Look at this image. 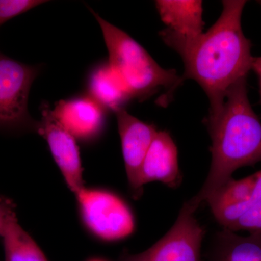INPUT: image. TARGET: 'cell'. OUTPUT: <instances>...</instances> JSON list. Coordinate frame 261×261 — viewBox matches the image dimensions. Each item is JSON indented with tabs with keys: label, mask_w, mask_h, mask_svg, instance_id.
Masks as SVG:
<instances>
[{
	"label": "cell",
	"mask_w": 261,
	"mask_h": 261,
	"mask_svg": "<svg viewBox=\"0 0 261 261\" xmlns=\"http://www.w3.org/2000/svg\"><path fill=\"white\" fill-rule=\"evenodd\" d=\"M154 181L163 182L171 188L177 187L181 181L177 147L169 133L165 130L156 134L141 168L142 187Z\"/></svg>",
	"instance_id": "obj_10"
},
{
	"label": "cell",
	"mask_w": 261,
	"mask_h": 261,
	"mask_svg": "<svg viewBox=\"0 0 261 261\" xmlns=\"http://www.w3.org/2000/svg\"><path fill=\"white\" fill-rule=\"evenodd\" d=\"M105 109L90 96L57 102L53 115L75 140L90 142L100 135L105 123Z\"/></svg>",
	"instance_id": "obj_9"
},
{
	"label": "cell",
	"mask_w": 261,
	"mask_h": 261,
	"mask_svg": "<svg viewBox=\"0 0 261 261\" xmlns=\"http://www.w3.org/2000/svg\"><path fill=\"white\" fill-rule=\"evenodd\" d=\"M89 261H104V260H99V259H93V260H91Z\"/></svg>",
	"instance_id": "obj_21"
},
{
	"label": "cell",
	"mask_w": 261,
	"mask_h": 261,
	"mask_svg": "<svg viewBox=\"0 0 261 261\" xmlns=\"http://www.w3.org/2000/svg\"><path fill=\"white\" fill-rule=\"evenodd\" d=\"M195 211L187 202L168 233L150 248L122 261H202L201 247L203 228L195 217Z\"/></svg>",
	"instance_id": "obj_6"
},
{
	"label": "cell",
	"mask_w": 261,
	"mask_h": 261,
	"mask_svg": "<svg viewBox=\"0 0 261 261\" xmlns=\"http://www.w3.org/2000/svg\"><path fill=\"white\" fill-rule=\"evenodd\" d=\"M247 2L225 0L217 21L206 33L179 38L160 32L163 42L185 63L183 80L196 81L210 102L209 116L219 112L228 89L252 69L251 42L244 35L241 18Z\"/></svg>",
	"instance_id": "obj_1"
},
{
	"label": "cell",
	"mask_w": 261,
	"mask_h": 261,
	"mask_svg": "<svg viewBox=\"0 0 261 261\" xmlns=\"http://www.w3.org/2000/svg\"><path fill=\"white\" fill-rule=\"evenodd\" d=\"M155 5L161 20L167 25L164 30L171 35L192 38L203 33L202 1L159 0Z\"/></svg>",
	"instance_id": "obj_11"
},
{
	"label": "cell",
	"mask_w": 261,
	"mask_h": 261,
	"mask_svg": "<svg viewBox=\"0 0 261 261\" xmlns=\"http://www.w3.org/2000/svg\"><path fill=\"white\" fill-rule=\"evenodd\" d=\"M42 108V120L37 123L36 130L47 141L51 155L65 183L75 195L85 187L76 140L63 128L47 105Z\"/></svg>",
	"instance_id": "obj_7"
},
{
	"label": "cell",
	"mask_w": 261,
	"mask_h": 261,
	"mask_svg": "<svg viewBox=\"0 0 261 261\" xmlns=\"http://www.w3.org/2000/svg\"><path fill=\"white\" fill-rule=\"evenodd\" d=\"M75 195L84 225L97 238L107 242L118 241L135 231L132 211L116 194L84 187Z\"/></svg>",
	"instance_id": "obj_4"
},
{
	"label": "cell",
	"mask_w": 261,
	"mask_h": 261,
	"mask_svg": "<svg viewBox=\"0 0 261 261\" xmlns=\"http://www.w3.org/2000/svg\"><path fill=\"white\" fill-rule=\"evenodd\" d=\"M89 90V96L98 104L115 113L132 99L121 79L108 63L99 65L91 73Z\"/></svg>",
	"instance_id": "obj_13"
},
{
	"label": "cell",
	"mask_w": 261,
	"mask_h": 261,
	"mask_svg": "<svg viewBox=\"0 0 261 261\" xmlns=\"http://www.w3.org/2000/svg\"><path fill=\"white\" fill-rule=\"evenodd\" d=\"M207 261H261V232L243 236L224 228L215 236Z\"/></svg>",
	"instance_id": "obj_12"
},
{
	"label": "cell",
	"mask_w": 261,
	"mask_h": 261,
	"mask_svg": "<svg viewBox=\"0 0 261 261\" xmlns=\"http://www.w3.org/2000/svg\"><path fill=\"white\" fill-rule=\"evenodd\" d=\"M224 228L233 232L240 231L261 232V200Z\"/></svg>",
	"instance_id": "obj_17"
},
{
	"label": "cell",
	"mask_w": 261,
	"mask_h": 261,
	"mask_svg": "<svg viewBox=\"0 0 261 261\" xmlns=\"http://www.w3.org/2000/svg\"><path fill=\"white\" fill-rule=\"evenodd\" d=\"M115 113L128 185L134 196L139 197L143 191L140 181L141 168L159 130L153 125L148 124L132 116L124 108L118 110Z\"/></svg>",
	"instance_id": "obj_8"
},
{
	"label": "cell",
	"mask_w": 261,
	"mask_h": 261,
	"mask_svg": "<svg viewBox=\"0 0 261 261\" xmlns=\"http://www.w3.org/2000/svg\"><path fill=\"white\" fill-rule=\"evenodd\" d=\"M1 237L5 261H48L34 239L19 224L16 214L8 219Z\"/></svg>",
	"instance_id": "obj_14"
},
{
	"label": "cell",
	"mask_w": 261,
	"mask_h": 261,
	"mask_svg": "<svg viewBox=\"0 0 261 261\" xmlns=\"http://www.w3.org/2000/svg\"><path fill=\"white\" fill-rule=\"evenodd\" d=\"M258 3H260V4H261V1H260V2H258Z\"/></svg>",
	"instance_id": "obj_22"
},
{
	"label": "cell",
	"mask_w": 261,
	"mask_h": 261,
	"mask_svg": "<svg viewBox=\"0 0 261 261\" xmlns=\"http://www.w3.org/2000/svg\"><path fill=\"white\" fill-rule=\"evenodd\" d=\"M42 0H0V27L10 19L44 4Z\"/></svg>",
	"instance_id": "obj_18"
},
{
	"label": "cell",
	"mask_w": 261,
	"mask_h": 261,
	"mask_svg": "<svg viewBox=\"0 0 261 261\" xmlns=\"http://www.w3.org/2000/svg\"><path fill=\"white\" fill-rule=\"evenodd\" d=\"M90 10L102 30L108 64L119 75L130 98L145 99L163 89L166 91L163 103L168 102L183 82L182 77L174 70L160 66L133 38Z\"/></svg>",
	"instance_id": "obj_3"
},
{
	"label": "cell",
	"mask_w": 261,
	"mask_h": 261,
	"mask_svg": "<svg viewBox=\"0 0 261 261\" xmlns=\"http://www.w3.org/2000/svg\"><path fill=\"white\" fill-rule=\"evenodd\" d=\"M257 181V173L243 179L228 180L207 200L213 214L248 200Z\"/></svg>",
	"instance_id": "obj_15"
},
{
	"label": "cell",
	"mask_w": 261,
	"mask_h": 261,
	"mask_svg": "<svg viewBox=\"0 0 261 261\" xmlns=\"http://www.w3.org/2000/svg\"><path fill=\"white\" fill-rule=\"evenodd\" d=\"M39 68L0 53V130L37 128L29 111V97Z\"/></svg>",
	"instance_id": "obj_5"
},
{
	"label": "cell",
	"mask_w": 261,
	"mask_h": 261,
	"mask_svg": "<svg viewBox=\"0 0 261 261\" xmlns=\"http://www.w3.org/2000/svg\"><path fill=\"white\" fill-rule=\"evenodd\" d=\"M15 214V205L10 199L0 195V236L8 219Z\"/></svg>",
	"instance_id": "obj_19"
},
{
	"label": "cell",
	"mask_w": 261,
	"mask_h": 261,
	"mask_svg": "<svg viewBox=\"0 0 261 261\" xmlns=\"http://www.w3.org/2000/svg\"><path fill=\"white\" fill-rule=\"evenodd\" d=\"M261 200V171L257 172V181L254 187L253 191L248 200L240 205L231 206L223 210L215 213L214 216L218 222L226 228L228 225L232 223L240 216L245 214L248 209L255 205Z\"/></svg>",
	"instance_id": "obj_16"
},
{
	"label": "cell",
	"mask_w": 261,
	"mask_h": 261,
	"mask_svg": "<svg viewBox=\"0 0 261 261\" xmlns=\"http://www.w3.org/2000/svg\"><path fill=\"white\" fill-rule=\"evenodd\" d=\"M207 126L212 140V162L200 192L187 201L195 211L231 179L237 169L261 162V123L249 101L247 78L228 89L219 112L208 116Z\"/></svg>",
	"instance_id": "obj_2"
},
{
	"label": "cell",
	"mask_w": 261,
	"mask_h": 261,
	"mask_svg": "<svg viewBox=\"0 0 261 261\" xmlns=\"http://www.w3.org/2000/svg\"><path fill=\"white\" fill-rule=\"evenodd\" d=\"M252 70L256 73L259 78V84H260V95L261 103V57L255 58L253 57L252 63Z\"/></svg>",
	"instance_id": "obj_20"
}]
</instances>
